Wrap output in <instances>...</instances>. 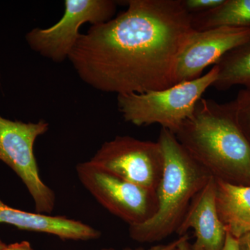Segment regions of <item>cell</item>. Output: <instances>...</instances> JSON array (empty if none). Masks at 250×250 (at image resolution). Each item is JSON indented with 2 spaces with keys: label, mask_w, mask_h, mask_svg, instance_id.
I'll return each mask as SVG.
<instances>
[{
  "label": "cell",
  "mask_w": 250,
  "mask_h": 250,
  "mask_svg": "<svg viewBox=\"0 0 250 250\" xmlns=\"http://www.w3.org/2000/svg\"><path fill=\"white\" fill-rule=\"evenodd\" d=\"M6 244H5L4 242L1 241V239H0V250H3L6 248Z\"/></svg>",
  "instance_id": "7402d4cb"
},
{
  "label": "cell",
  "mask_w": 250,
  "mask_h": 250,
  "mask_svg": "<svg viewBox=\"0 0 250 250\" xmlns=\"http://www.w3.org/2000/svg\"><path fill=\"white\" fill-rule=\"evenodd\" d=\"M85 188L106 210L129 226L152 218L158 209L157 193L115 175L90 161L76 166Z\"/></svg>",
  "instance_id": "8992f818"
},
{
  "label": "cell",
  "mask_w": 250,
  "mask_h": 250,
  "mask_svg": "<svg viewBox=\"0 0 250 250\" xmlns=\"http://www.w3.org/2000/svg\"><path fill=\"white\" fill-rule=\"evenodd\" d=\"M45 120L37 123L11 121L0 116V161L9 166L27 188L36 213L50 214L55 207V193L40 177L34 144L49 129Z\"/></svg>",
  "instance_id": "5b68a950"
},
{
  "label": "cell",
  "mask_w": 250,
  "mask_h": 250,
  "mask_svg": "<svg viewBox=\"0 0 250 250\" xmlns=\"http://www.w3.org/2000/svg\"><path fill=\"white\" fill-rule=\"evenodd\" d=\"M223 250H240L238 239L231 236L229 233L227 232L226 239Z\"/></svg>",
  "instance_id": "ac0fdd59"
},
{
  "label": "cell",
  "mask_w": 250,
  "mask_h": 250,
  "mask_svg": "<svg viewBox=\"0 0 250 250\" xmlns=\"http://www.w3.org/2000/svg\"><path fill=\"white\" fill-rule=\"evenodd\" d=\"M190 229L196 238L192 250H223L227 231L217 210L214 177L193 197L176 233L182 236Z\"/></svg>",
  "instance_id": "30bf717a"
},
{
  "label": "cell",
  "mask_w": 250,
  "mask_h": 250,
  "mask_svg": "<svg viewBox=\"0 0 250 250\" xmlns=\"http://www.w3.org/2000/svg\"><path fill=\"white\" fill-rule=\"evenodd\" d=\"M190 16L195 31L223 27L250 28V0H224L215 9Z\"/></svg>",
  "instance_id": "4fadbf2b"
},
{
  "label": "cell",
  "mask_w": 250,
  "mask_h": 250,
  "mask_svg": "<svg viewBox=\"0 0 250 250\" xmlns=\"http://www.w3.org/2000/svg\"><path fill=\"white\" fill-rule=\"evenodd\" d=\"M0 223L8 224L24 231L48 233L62 240L90 241L101 236L99 230L78 220L60 215L23 211L9 207L1 200Z\"/></svg>",
  "instance_id": "8fae6325"
},
{
  "label": "cell",
  "mask_w": 250,
  "mask_h": 250,
  "mask_svg": "<svg viewBox=\"0 0 250 250\" xmlns=\"http://www.w3.org/2000/svg\"><path fill=\"white\" fill-rule=\"evenodd\" d=\"M90 161L140 187L156 191L164 171L160 143L117 136L102 145Z\"/></svg>",
  "instance_id": "ba28073f"
},
{
  "label": "cell",
  "mask_w": 250,
  "mask_h": 250,
  "mask_svg": "<svg viewBox=\"0 0 250 250\" xmlns=\"http://www.w3.org/2000/svg\"><path fill=\"white\" fill-rule=\"evenodd\" d=\"M216 65L205 75L159 90L117 95L118 108L125 121L138 126L161 125L175 134L190 118L197 103L218 77Z\"/></svg>",
  "instance_id": "277c9868"
},
{
  "label": "cell",
  "mask_w": 250,
  "mask_h": 250,
  "mask_svg": "<svg viewBox=\"0 0 250 250\" xmlns=\"http://www.w3.org/2000/svg\"><path fill=\"white\" fill-rule=\"evenodd\" d=\"M250 38V28L217 27L192 31L177 59L174 85L202 76L205 68Z\"/></svg>",
  "instance_id": "9c48e42d"
},
{
  "label": "cell",
  "mask_w": 250,
  "mask_h": 250,
  "mask_svg": "<svg viewBox=\"0 0 250 250\" xmlns=\"http://www.w3.org/2000/svg\"><path fill=\"white\" fill-rule=\"evenodd\" d=\"M215 179V203L219 218L236 239L250 232V185Z\"/></svg>",
  "instance_id": "7c38bea8"
},
{
  "label": "cell",
  "mask_w": 250,
  "mask_h": 250,
  "mask_svg": "<svg viewBox=\"0 0 250 250\" xmlns=\"http://www.w3.org/2000/svg\"><path fill=\"white\" fill-rule=\"evenodd\" d=\"M3 250H34L31 248L30 243L28 241H22L20 243H12L6 245V248Z\"/></svg>",
  "instance_id": "d6986e66"
},
{
  "label": "cell",
  "mask_w": 250,
  "mask_h": 250,
  "mask_svg": "<svg viewBox=\"0 0 250 250\" xmlns=\"http://www.w3.org/2000/svg\"><path fill=\"white\" fill-rule=\"evenodd\" d=\"M158 142L164 157L158 209L146 223L129 228L130 238L139 243L161 241L176 233L192 199L212 177L169 130L161 128Z\"/></svg>",
  "instance_id": "3957f363"
},
{
  "label": "cell",
  "mask_w": 250,
  "mask_h": 250,
  "mask_svg": "<svg viewBox=\"0 0 250 250\" xmlns=\"http://www.w3.org/2000/svg\"><path fill=\"white\" fill-rule=\"evenodd\" d=\"M174 135L215 179L250 185V144L237 123L232 102L200 99Z\"/></svg>",
  "instance_id": "7a4b0ae2"
},
{
  "label": "cell",
  "mask_w": 250,
  "mask_h": 250,
  "mask_svg": "<svg viewBox=\"0 0 250 250\" xmlns=\"http://www.w3.org/2000/svg\"><path fill=\"white\" fill-rule=\"evenodd\" d=\"M240 250H250V232L238 239Z\"/></svg>",
  "instance_id": "ffe728a7"
},
{
  "label": "cell",
  "mask_w": 250,
  "mask_h": 250,
  "mask_svg": "<svg viewBox=\"0 0 250 250\" xmlns=\"http://www.w3.org/2000/svg\"><path fill=\"white\" fill-rule=\"evenodd\" d=\"M232 104L237 123L250 144V89L240 90Z\"/></svg>",
  "instance_id": "9a60e30c"
},
{
  "label": "cell",
  "mask_w": 250,
  "mask_h": 250,
  "mask_svg": "<svg viewBox=\"0 0 250 250\" xmlns=\"http://www.w3.org/2000/svg\"><path fill=\"white\" fill-rule=\"evenodd\" d=\"M184 9L190 15L203 14L218 7L224 0H180Z\"/></svg>",
  "instance_id": "2e32d148"
},
{
  "label": "cell",
  "mask_w": 250,
  "mask_h": 250,
  "mask_svg": "<svg viewBox=\"0 0 250 250\" xmlns=\"http://www.w3.org/2000/svg\"><path fill=\"white\" fill-rule=\"evenodd\" d=\"M182 236L179 237L177 239L170 242L166 245H158V246H154L148 250L142 249V248H138V249H130V248H126L123 250H177L178 248L179 243H181L182 240ZM102 250H118L113 249V248H103Z\"/></svg>",
  "instance_id": "e0dca14e"
},
{
  "label": "cell",
  "mask_w": 250,
  "mask_h": 250,
  "mask_svg": "<svg viewBox=\"0 0 250 250\" xmlns=\"http://www.w3.org/2000/svg\"><path fill=\"white\" fill-rule=\"evenodd\" d=\"M117 1L113 0H65L60 21L50 27H36L26 34L33 51L55 62L68 60L85 23L92 26L107 22L114 16Z\"/></svg>",
  "instance_id": "52a82bcc"
},
{
  "label": "cell",
  "mask_w": 250,
  "mask_h": 250,
  "mask_svg": "<svg viewBox=\"0 0 250 250\" xmlns=\"http://www.w3.org/2000/svg\"><path fill=\"white\" fill-rule=\"evenodd\" d=\"M215 65L218 69L213 85L215 89L227 90L238 85L250 89V38L225 54Z\"/></svg>",
  "instance_id": "5bb4252c"
},
{
  "label": "cell",
  "mask_w": 250,
  "mask_h": 250,
  "mask_svg": "<svg viewBox=\"0 0 250 250\" xmlns=\"http://www.w3.org/2000/svg\"><path fill=\"white\" fill-rule=\"evenodd\" d=\"M127 9L81 34L70 54L80 80L117 95L174 85L177 59L192 32L180 0H129Z\"/></svg>",
  "instance_id": "6da1fadb"
},
{
  "label": "cell",
  "mask_w": 250,
  "mask_h": 250,
  "mask_svg": "<svg viewBox=\"0 0 250 250\" xmlns=\"http://www.w3.org/2000/svg\"><path fill=\"white\" fill-rule=\"evenodd\" d=\"M177 250H192V244L189 241V237L188 234L184 235L182 236V240L179 243Z\"/></svg>",
  "instance_id": "44dd1931"
}]
</instances>
